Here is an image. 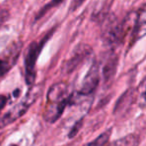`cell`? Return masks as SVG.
I'll use <instances>...</instances> for the list:
<instances>
[{"instance_id": "1", "label": "cell", "mask_w": 146, "mask_h": 146, "mask_svg": "<svg viewBox=\"0 0 146 146\" xmlns=\"http://www.w3.org/2000/svg\"><path fill=\"white\" fill-rule=\"evenodd\" d=\"M71 96L68 85L65 82H59L51 86L47 93L46 107L43 114L44 119L50 123L57 121L70 102Z\"/></svg>"}, {"instance_id": "2", "label": "cell", "mask_w": 146, "mask_h": 146, "mask_svg": "<svg viewBox=\"0 0 146 146\" xmlns=\"http://www.w3.org/2000/svg\"><path fill=\"white\" fill-rule=\"evenodd\" d=\"M41 86L35 85L28 90L26 95L18 104L14 105L10 110L6 112L4 115L0 116V128H3L8 124L13 123L18 118L22 117L30 108V106L37 100L41 94Z\"/></svg>"}, {"instance_id": "3", "label": "cell", "mask_w": 146, "mask_h": 146, "mask_svg": "<svg viewBox=\"0 0 146 146\" xmlns=\"http://www.w3.org/2000/svg\"><path fill=\"white\" fill-rule=\"evenodd\" d=\"M50 33L48 32L44 37L36 41H32L26 49L24 58V67H25V82L27 85H32L36 79V62L40 55L42 48L44 47L45 43L50 37Z\"/></svg>"}, {"instance_id": "4", "label": "cell", "mask_w": 146, "mask_h": 146, "mask_svg": "<svg viewBox=\"0 0 146 146\" xmlns=\"http://www.w3.org/2000/svg\"><path fill=\"white\" fill-rule=\"evenodd\" d=\"M98 83H99V66L96 62H93L82 79L81 86L79 88V94L82 96L91 94L96 89Z\"/></svg>"}, {"instance_id": "5", "label": "cell", "mask_w": 146, "mask_h": 146, "mask_svg": "<svg viewBox=\"0 0 146 146\" xmlns=\"http://www.w3.org/2000/svg\"><path fill=\"white\" fill-rule=\"evenodd\" d=\"M21 44H19V46H17L16 44H14L9 50L8 55L6 56H0V77H2L3 75H5L7 72L11 69V67L15 64L17 58L19 56V52H20Z\"/></svg>"}, {"instance_id": "6", "label": "cell", "mask_w": 146, "mask_h": 146, "mask_svg": "<svg viewBox=\"0 0 146 146\" xmlns=\"http://www.w3.org/2000/svg\"><path fill=\"white\" fill-rule=\"evenodd\" d=\"M145 33V10L143 8L138 11L137 17L134 22V27L131 34V42L133 44L137 39H140L144 36Z\"/></svg>"}, {"instance_id": "7", "label": "cell", "mask_w": 146, "mask_h": 146, "mask_svg": "<svg viewBox=\"0 0 146 146\" xmlns=\"http://www.w3.org/2000/svg\"><path fill=\"white\" fill-rule=\"evenodd\" d=\"M138 144H139V138L134 134H130L114 141L110 146H138Z\"/></svg>"}, {"instance_id": "8", "label": "cell", "mask_w": 146, "mask_h": 146, "mask_svg": "<svg viewBox=\"0 0 146 146\" xmlns=\"http://www.w3.org/2000/svg\"><path fill=\"white\" fill-rule=\"evenodd\" d=\"M110 134H111V130H108V131L102 133L101 135H99L92 142L87 143L85 146H104L108 142V140H109Z\"/></svg>"}, {"instance_id": "9", "label": "cell", "mask_w": 146, "mask_h": 146, "mask_svg": "<svg viewBox=\"0 0 146 146\" xmlns=\"http://www.w3.org/2000/svg\"><path fill=\"white\" fill-rule=\"evenodd\" d=\"M64 0H51L50 2L48 3V4H46L44 7H43L42 9H41V11H40V13L38 14V16H37V19H39L41 16H42L44 13H46L48 10H50L51 8H54V7H56L57 5H60L61 3L63 2Z\"/></svg>"}, {"instance_id": "10", "label": "cell", "mask_w": 146, "mask_h": 146, "mask_svg": "<svg viewBox=\"0 0 146 146\" xmlns=\"http://www.w3.org/2000/svg\"><path fill=\"white\" fill-rule=\"evenodd\" d=\"M86 1V0H73L72 2H71V5H70V10L73 11V10H76L82 3Z\"/></svg>"}, {"instance_id": "11", "label": "cell", "mask_w": 146, "mask_h": 146, "mask_svg": "<svg viewBox=\"0 0 146 146\" xmlns=\"http://www.w3.org/2000/svg\"><path fill=\"white\" fill-rule=\"evenodd\" d=\"M8 17V11L5 9H0V24L4 22Z\"/></svg>"}, {"instance_id": "12", "label": "cell", "mask_w": 146, "mask_h": 146, "mask_svg": "<svg viewBox=\"0 0 146 146\" xmlns=\"http://www.w3.org/2000/svg\"><path fill=\"white\" fill-rule=\"evenodd\" d=\"M7 101H8V99H7L6 96L4 95H0V111L4 108V106L6 105Z\"/></svg>"}, {"instance_id": "13", "label": "cell", "mask_w": 146, "mask_h": 146, "mask_svg": "<svg viewBox=\"0 0 146 146\" xmlns=\"http://www.w3.org/2000/svg\"><path fill=\"white\" fill-rule=\"evenodd\" d=\"M10 146H17V145H15V144H12V145H10Z\"/></svg>"}]
</instances>
